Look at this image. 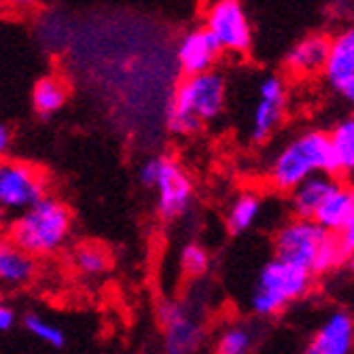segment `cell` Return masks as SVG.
Listing matches in <instances>:
<instances>
[{"label": "cell", "mask_w": 354, "mask_h": 354, "mask_svg": "<svg viewBox=\"0 0 354 354\" xmlns=\"http://www.w3.org/2000/svg\"><path fill=\"white\" fill-rule=\"evenodd\" d=\"M314 174L339 176V164L325 130H304L288 138L266 168L268 183L278 193H291Z\"/></svg>", "instance_id": "cell-1"}, {"label": "cell", "mask_w": 354, "mask_h": 354, "mask_svg": "<svg viewBox=\"0 0 354 354\" xmlns=\"http://www.w3.org/2000/svg\"><path fill=\"white\" fill-rule=\"evenodd\" d=\"M227 98V83L216 71L185 77L166 113L168 130L176 136H193L210 121H214Z\"/></svg>", "instance_id": "cell-2"}, {"label": "cell", "mask_w": 354, "mask_h": 354, "mask_svg": "<svg viewBox=\"0 0 354 354\" xmlns=\"http://www.w3.org/2000/svg\"><path fill=\"white\" fill-rule=\"evenodd\" d=\"M73 232V212L57 198H43L11 223V242L32 257L59 250Z\"/></svg>", "instance_id": "cell-3"}, {"label": "cell", "mask_w": 354, "mask_h": 354, "mask_svg": "<svg viewBox=\"0 0 354 354\" xmlns=\"http://www.w3.org/2000/svg\"><path fill=\"white\" fill-rule=\"evenodd\" d=\"M312 282L314 276L308 270L272 257L257 274L250 295V310L259 318L276 316L291 304L304 299L312 291Z\"/></svg>", "instance_id": "cell-4"}, {"label": "cell", "mask_w": 354, "mask_h": 354, "mask_svg": "<svg viewBox=\"0 0 354 354\" xmlns=\"http://www.w3.org/2000/svg\"><path fill=\"white\" fill-rule=\"evenodd\" d=\"M138 178L157 193V212L166 221L185 216L193 202V183L187 170L172 157L157 155L140 166Z\"/></svg>", "instance_id": "cell-5"}, {"label": "cell", "mask_w": 354, "mask_h": 354, "mask_svg": "<svg viewBox=\"0 0 354 354\" xmlns=\"http://www.w3.org/2000/svg\"><path fill=\"white\" fill-rule=\"evenodd\" d=\"M333 234L323 230L312 218H288L276 230L272 238L274 257L284 263H291L304 268L312 274V266L316 261L318 252L329 242Z\"/></svg>", "instance_id": "cell-6"}, {"label": "cell", "mask_w": 354, "mask_h": 354, "mask_svg": "<svg viewBox=\"0 0 354 354\" xmlns=\"http://www.w3.org/2000/svg\"><path fill=\"white\" fill-rule=\"evenodd\" d=\"M159 325L164 329L166 354H196L204 339L206 329L198 310L187 301H164L157 308Z\"/></svg>", "instance_id": "cell-7"}, {"label": "cell", "mask_w": 354, "mask_h": 354, "mask_svg": "<svg viewBox=\"0 0 354 354\" xmlns=\"http://www.w3.org/2000/svg\"><path fill=\"white\" fill-rule=\"evenodd\" d=\"M47 198V180L43 172L17 159L0 162V208L5 212H24Z\"/></svg>", "instance_id": "cell-8"}, {"label": "cell", "mask_w": 354, "mask_h": 354, "mask_svg": "<svg viewBox=\"0 0 354 354\" xmlns=\"http://www.w3.org/2000/svg\"><path fill=\"white\" fill-rule=\"evenodd\" d=\"M204 28L218 43L221 51L246 53L252 45V28L240 0H212Z\"/></svg>", "instance_id": "cell-9"}, {"label": "cell", "mask_w": 354, "mask_h": 354, "mask_svg": "<svg viewBox=\"0 0 354 354\" xmlns=\"http://www.w3.org/2000/svg\"><path fill=\"white\" fill-rule=\"evenodd\" d=\"M257 100L252 115H250V140L254 145L268 142L280 123L284 121L286 111V85L278 75H266L257 87Z\"/></svg>", "instance_id": "cell-10"}, {"label": "cell", "mask_w": 354, "mask_h": 354, "mask_svg": "<svg viewBox=\"0 0 354 354\" xmlns=\"http://www.w3.org/2000/svg\"><path fill=\"white\" fill-rule=\"evenodd\" d=\"M301 354H354V318L346 310L331 312L312 333Z\"/></svg>", "instance_id": "cell-11"}, {"label": "cell", "mask_w": 354, "mask_h": 354, "mask_svg": "<svg viewBox=\"0 0 354 354\" xmlns=\"http://www.w3.org/2000/svg\"><path fill=\"white\" fill-rule=\"evenodd\" d=\"M221 47L206 28L189 30L176 45V62L185 77L210 73L221 57Z\"/></svg>", "instance_id": "cell-12"}, {"label": "cell", "mask_w": 354, "mask_h": 354, "mask_svg": "<svg viewBox=\"0 0 354 354\" xmlns=\"http://www.w3.org/2000/svg\"><path fill=\"white\" fill-rule=\"evenodd\" d=\"M342 183L339 176L329 174H314L306 178L299 187H295L288 193V206H291L293 216L297 218H314L318 208L335 191V187Z\"/></svg>", "instance_id": "cell-13"}, {"label": "cell", "mask_w": 354, "mask_h": 354, "mask_svg": "<svg viewBox=\"0 0 354 354\" xmlns=\"http://www.w3.org/2000/svg\"><path fill=\"white\" fill-rule=\"evenodd\" d=\"M329 55V39L323 35H308L286 55V68L295 77H312L325 71Z\"/></svg>", "instance_id": "cell-14"}, {"label": "cell", "mask_w": 354, "mask_h": 354, "mask_svg": "<svg viewBox=\"0 0 354 354\" xmlns=\"http://www.w3.org/2000/svg\"><path fill=\"white\" fill-rule=\"evenodd\" d=\"M323 75L333 87L354 75V26L344 28L333 39H329V55Z\"/></svg>", "instance_id": "cell-15"}, {"label": "cell", "mask_w": 354, "mask_h": 354, "mask_svg": "<svg viewBox=\"0 0 354 354\" xmlns=\"http://www.w3.org/2000/svg\"><path fill=\"white\" fill-rule=\"evenodd\" d=\"M352 216H354V185L342 180L331 196L323 202V206L318 208L312 221H316L329 234H337Z\"/></svg>", "instance_id": "cell-16"}, {"label": "cell", "mask_w": 354, "mask_h": 354, "mask_svg": "<svg viewBox=\"0 0 354 354\" xmlns=\"http://www.w3.org/2000/svg\"><path fill=\"white\" fill-rule=\"evenodd\" d=\"M35 272V257L11 240H0V282L7 286H21L32 280Z\"/></svg>", "instance_id": "cell-17"}, {"label": "cell", "mask_w": 354, "mask_h": 354, "mask_svg": "<svg viewBox=\"0 0 354 354\" xmlns=\"http://www.w3.org/2000/svg\"><path fill=\"white\" fill-rule=\"evenodd\" d=\"M263 212V200L257 193H240V196L230 204L227 214H225V225L232 236H240L248 232L252 225L261 218Z\"/></svg>", "instance_id": "cell-18"}, {"label": "cell", "mask_w": 354, "mask_h": 354, "mask_svg": "<svg viewBox=\"0 0 354 354\" xmlns=\"http://www.w3.org/2000/svg\"><path fill=\"white\" fill-rule=\"evenodd\" d=\"M68 91L62 79L57 77H43L37 81L35 89H32V106L39 115H53L64 104H66Z\"/></svg>", "instance_id": "cell-19"}, {"label": "cell", "mask_w": 354, "mask_h": 354, "mask_svg": "<svg viewBox=\"0 0 354 354\" xmlns=\"http://www.w3.org/2000/svg\"><path fill=\"white\" fill-rule=\"evenodd\" d=\"M257 344V331L250 323H236L227 325L214 344V354H250Z\"/></svg>", "instance_id": "cell-20"}, {"label": "cell", "mask_w": 354, "mask_h": 354, "mask_svg": "<svg viewBox=\"0 0 354 354\" xmlns=\"http://www.w3.org/2000/svg\"><path fill=\"white\" fill-rule=\"evenodd\" d=\"M329 138L339 164V174L354 178V115L335 123Z\"/></svg>", "instance_id": "cell-21"}, {"label": "cell", "mask_w": 354, "mask_h": 354, "mask_svg": "<svg viewBox=\"0 0 354 354\" xmlns=\"http://www.w3.org/2000/svg\"><path fill=\"white\" fill-rule=\"evenodd\" d=\"M178 263L187 278H204L210 270L212 259H210V252L202 244L189 242L180 248Z\"/></svg>", "instance_id": "cell-22"}, {"label": "cell", "mask_w": 354, "mask_h": 354, "mask_svg": "<svg viewBox=\"0 0 354 354\" xmlns=\"http://www.w3.org/2000/svg\"><path fill=\"white\" fill-rule=\"evenodd\" d=\"M75 266L85 276H102L109 270L111 259H109V252L102 246L85 244V246H79L75 252Z\"/></svg>", "instance_id": "cell-23"}, {"label": "cell", "mask_w": 354, "mask_h": 354, "mask_svg": "<svg viewBox=\"0 0 354 354\" xmlns=\"http://www.w3.org/2000/svg\"><path fill=\"white\" fill-rule=\"evenodd\" d=\"M24 327L35 335L39 342L51 346V348H62L64 344H66V335H64V331L51 323L49 318L41 316V314H35V312H30L24 316Z\"/></svg>", "instance_id": "cell-24"}, {"label": "cell", "mask_w": 354, "mask_h": 354, "mask_svg": "<svg viewBox=\"0 0 354 354\" xmlns=\"http://www.w3.org/2000/svg\"><path fill=\"white\" fill-rule=\"evenodd\" d=\"M333 236H335V240L339 244V250L346 257V263H348L352 257H354V216L344 225V227L337 234H333Z\"/></svg>", "instance_id": "cell-25"}, {"label": "cell", "mask_w": 354, "mask_h": 354, "mask_svg": "<svg viewBox=\"0 0 354 354\" xmlns=\"http://www.w3.org/2000/svg\"><path fill=\"white\" fill-rule=\"evenodd\" d=\"M13 325H15V312L7 304L0 301V331H7Z\"/></svg>", "instance_id": "cell-26"}, {"label": "cell", "mask_w": 354, "mask_h": 354, "mask_svg": "<svg viewBox=\"0 0 354 354\" xmlns=\"http://www.w3.org/2000/svg\"><path fill=\"white\" fill-rule=\"evenodd\" d=\"M9 149H11V130H9L7 125L0 123V162L5 159Z\"/></svg>", "instance_id": "cell-27"}, {"label": "cell", "mask_w": 354, "mask_h": 354, "mask_svg": "<svg viewBox=\"0 0 354 354\" xmlns=\"http://www.w3.org/2000/svg\"><path fill=\"white\" fill-rule=\"evenodd\" d=\"M337 91L342 93V98H344L348 104L354 106V75H352L350 79H346L342 85H337Z\"/></svg>", "instance_id": "cell-28"}, {"label": "cell", "mask_w": 354, "mask_h": 354, "mask_svg": "<svg viewBox=\"0 0 354 354\" xmlns=\"http://www.w3.org/2000/svg\"><path fill=\"white\" fill-rule=\"evenodd\" d=\"M13 3H15L17 7H32L35 3H39V0H13Z\"/></svg>", "instance_id": "cell-29"}, {"label": "cell", "mask_w": 354, "mask_h": 354, "mask_svg": "<svg viewBox=\"0 0 354 354\" xmlns=\"http://www.w3.org/2000/svg\"><path fill=\"white\" fill-rule=\"evenodd\" d=\"M7 218H9V212H5L3 208H0V227H3V225L7 223Z\"/></svg>", "instance_id": "cell-30"}, {"label": "cell", "mask_w": 354, "mask_h": 354, "mask_svg": "<svg viewBox=\"0 0 354 354\" xmlns=\"http://www.w3.org/2000/svg\"><path fill=\"white\" fill-rule=\"evenodd\" d=\"M348 266H350V270H352V272H354V257H352V259H350V261H348Z\"/></svg>", "instance_id": "cell-31"}, {"label": "cell", "mask_w": 354, "mask_h": 354, "mask_svg": "<svg viewBox=\"0 0 354 354\" xmlns=\"http://www.w3.org/2000/svg\"><path fill=\"white\" fill-rule=\"evenodd\" d=\"M352 185H354V183H352Z\"/></svg>", "instance_id": "cell-32"}]
</instances>
